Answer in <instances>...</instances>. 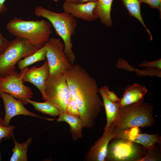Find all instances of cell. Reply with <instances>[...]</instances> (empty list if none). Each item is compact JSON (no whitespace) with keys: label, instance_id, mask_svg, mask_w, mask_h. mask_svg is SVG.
Wrapping results in <instances>:
<instances>
[{"label":"cell","instance_id":"52a82bcc","mask_svg":"<svg viewBox=\"0 0 161 161\" xmlns=\"http://www.w3.org/2000/svg\"><path fill=\"white\" fill-rule=\"evenodd\" d=\"M44 92L47 101L55 106L59 114L66 112L71 97L65 73L48 75L45 82Z\"/></svg>","mask_w":161,"mask_h":161},{"label":"cell","instance_id":"d6a6232c","mask_svg":"<svg viewBox=\"0 0 161 161\" xmlns=\"http://www.w3.org/2000/svg\"><path fill=\"white\" fill-rule=\"evenodd\" d=\"M3 139H0V144H1L2 141V140ZM1 160V156H0V160Z\"/></svg>","mask_w":161,"mask_h":161},{"label":"cell","instance_id":"d6986e66","mask_svg":"<svg viewBox=\"0 0 161 161\" xmlns=\"http://www.w3.org/2000/svg\"><path fill=\"white\" fill-rule=\"evenodd\" d=\"M12 138L15 145L14 147L12 149L13 153L10 161H27V150L29 145L32 142V137L21 143L17 141L13 136Z\"/></svg>","mask_w":161,"mask_h":161},{"label":"cell","instance_id":"6da1fadb","mask_svg":"<svg viewBox=\"0 0 161 161\" xmlns=\"http://www.w3.org/2000/svg\"><path fill=\"white\" fill-rule=\"evenodd\" d=\"M65 75L71 97L76 103L84 127H92L103 106L98 95L96 81L78 64L72 65Z\"/></svg>","mask_w":161,"mask_h":161},{"label":"cell","instance_id":"8fae6325","mask_svg":"<svg viewBox=\"0 0 161 161\" xmlns=\"http://www.w3.org/2000/svg\"><path fill=\"white\" fill-rule=\"evenodd\" d=\"M0 97L3 100L5 109V116L2 121V123L4 126H8L11 119L18 115L37 117L49 120H53V119L41 117L29 111L24 106L21 101L8 93L0 91Z\"/></svg>","mask_w":161,"mask_h":161},{"label":"cell","instance_id":"7c38bea8","mask_svg":"<svg viewBox=\"0 0 161 161\" xmlns=\"http://www.w3.org/2000/svg\"><path fill=\"white\" fill-rule=\"evenodd\" d=\"M49 72V65L46 59L43 64L40 67L34 66L29 69L27 67L22 78L23 83L26 82H30L38 89L45 101H47L44 92L45 84Z\"/></svg>","mask_w":161,"mask_h":161},{"label":"cell","instance_id":"ba28073f","mask_svg":"<svg viewBox=\"0 0 161 161\" xmlns=\"http://www.w3.org/2000/svg\"><path fill=\"white\" fill-rule=\"evenodd\" d=\"M44 46L49 68V75L65 73L72 64L64 53V43L59 38H52L49 39Z\"/></svg>","mask_w":161,"mask_h":161},{"label":"cell","instance_id":"9a60e30c","mask_svg":"<svg viewBox=\"0 0 161 161\" xmlns=\"http://www.w3.org/2000/svg\"><path fill=\"white\" fill-rule=\"evenodd\" d=\"M147 89L143 85L134 83L126 87L123 97L120 98L117 103L120 107L144 101V97Z\"/></svg>","mask_w":161,"mask_h":161},{"label":"cell","instance_id":"f1b7e54d","mask_svg":"<svg viewBox=\"0 0 161 161\" xmlns=\"http://www.w3.org/2000/svg\"><path fill=\"white\" fill-rule=\"evenodd\" d=\"M10 41L5 38L0 32V55L6 49Z\"/></svg>","mask_w":161,"mask_h":161},{"label":"cell","instance_id":"5bb4252c","mask_svg":"<svg viewBox=\"0 0 161 161\" xmlns=\"http://www.w3.org/2000/svg\"><path fill=\"white\" fill-rule=\"evenodd\" d=\"M112 128L110 126L90 148L87 154L88 159L91 161H105L108 144L114 137Z\"/></svg>","mask_w":161,"mask_h":161},{"label":"cell","instance_id":"8992f818","mask_svg":"<svg viewBox=\"0 0 161 161\" xmlns=\"http://www.w3.org/2000/svg\"><path fill=\"white\" fill-rule=\"evenodd\" d=\"M109 143L105 161H138L148 149L142 145L124 139H114Z\"/></svg>","mask_w":161,"mask_h":161},{"label":"cell","instance_id":"ac0fdd59","mask_svg":"<svg viewBox=\"0 0 161 161\" xmlns=\"http://www.w3.org/2000/svg\"><path fill=\"white\" fill-rule=\"evenodd\" d=\"M113 0H97L94 10V14L99 18L101 22L107 27L111 26L112 21L111 11Z\"/></svg>","mask_w":161,"mask_h":161},{"label":"cell","instance_id":"9c48e42d","mask_svg":"<svg viewBox=\"0 0 161 161\" xmlns=\"http://www.w3.org/2000/svg\"><path fill=\"white\" fill-rule=\"evenodd\" d=\"M27 67L19 73L15 70L9 75L0 78V91L9 94L21 101L24 105L27 104V100L32 98L33 95L31 89L24 85L22 81Z\"/></svg>","mask_w":161,"mask_h":161},{"label":"cell","instance_id":"603a6c76","mask_svg":"<svg viewBox=\"0 0 161 161\" xmlns=\"http://www.w3.org/2000/svg\"><path fill=\"white\" fill-rule=\"evenodd\" d=\"M161 150L155 145L148 149L145 156L138 161H158L161 160Z\"/></svg>","mask_w":161,"mask_h":161},{"label":"cell","instance_id":"4fadbf2b","mask_svg":"<svg viewBox=\"0 0 161 161\" xmlns=\"http://www.w3.org/2000/svg\"><path fill=\"white\" fill-rule=\"evenodd\" d=\"M97 1L86 3H71L65 1L63 4L64 12L77 18L89 22L95 21L98 18L93 11Z\"/></svg>","mask_w":161,"mask_h":161},{"label":"cell","instance_id":"484cf974","mask_svg":"<svg viewBox=\"0 0 161 161\" xmlns=\"http://www.w3.org/2000/svg\"><path fill=\"white\" fill-rule=\"evenodd\" d=\"M161 59H159L157 60L149 62L145 61L140 64L139 66L141 67H145L148 68H155L161 69Z\"/></svg>","mask_w":161,"mask_h":161},{"label":"cell","instance_id":"1f68e13d","mask_svg":"<svg viewBox=\"0 0 161 161\" xmlns=\"http://www.w3.org/2000/svg\"><path fill=\"white\" fill-rule=\"evenodd\" d=\"M55 1H57L59 0H53ZM65 1L74 3H79L77 0H65Z\"/></svg>","mask_w":161,"mask_h":161},{"label":"cell","instance_id":"4316f807","mask_svg":"<svg viewBox=\"0 0 161 161\" xmlns=\"http://www.w3.org/2000/svg\"><path fill=\"white\" fill-rule=\"evenodd\" d=\"M140 3L143 2L148 4L152 8L158 9L161 14V0H139Z\"/></svg>","mask_w":161,"mask_h":161},{"label":"cell","instance_id":"7402d4cb","mask_svg":"<svg viewBox=\"0 0 161 161\" xmlns=\"http://www.w3.org/2000/svg\"><path fill=\"white\" fill-rule=\"evenodd\" d=\"M27 102L33 105L35 110L43 113L53 116H58L59 114V112L58 109L48 101L39 102L28 99Z\"/></svg>","mask_w":161,"mask_h":161},{"label":"cell","instance_id":"2e32d148","mask_svg":"<svg viewBox=\"0 0 161 161\" xmlns=\"http://www.w3.org/2000/svg\"><path fill=\"white\" fill-rule=\"evenodd\" d=\"M57 120L58 122H65L70 126V132L73 140H75L83 137L82 130L84 128L83 122L78 116L69 114L66 112L59 114Z\"/></svg>","mask_w":161,"mask_h":161},{"label":"cell","instance_id":"44dd1931","mask_svg":"<svg viewBox=\"0 0 161 161\" xmlns=\"http://www.w3.org/2000/svg\"><path fill=\"white\" fill-rule=\"evenodd\" d=\"M46 52V49L44 45L33 54L19 60L17 63L18 69L21 70L36 62L44 60Z\"/></svg>","mask_w":161,"mask_h":161},{"label":"cell","instance_id":"f546056e","mask_svg":"<svg viewBox=\"0 0 161 161\" xmlns=\"http://www.w3.org/2000/svg\"><path fill=\"white\" fill-rule=\"evenodd\" d=\"M6 0H0V14L6 11L7 8L4 4Z\"/></svg>","mask_w":161,"mask_h":161},{"label":"cell","instance_id":"7a4b0ae2","mask_svg":"<svg viewBox=\"0 0 161 161\" xmlns=\"http://www.w3.org/2000/svg\"><path fill=\"white\" fill-rule=\"evenodd\" d=\"M34 14L36 16L46 18L50 23L63 41L64 51L69 61L71 64H74L76 57L72 49L71 37L77 26L75 18L67 13H56L41 6L35 8Z\"/></svg>","mask_w":161,"mask_h":161},{"label":"cell","instance_id":"277c9868","mask_svg":"<svg viewBox=\"0 0 161 161\" xmlns=\"http://www.w3.org/2000/svg\"><path fill=\"white\" fill-rule=\"evenodd\" d=\"M153 110V105L144 101L120 107L117 117L110 126L114 130L153 126L155 124Z\"/></svg>","mask_w":161,"mask_h":161},{"label":"cell","instance_id":"5b68a950","mask_svg":"<svg viewBox=\"0 0 161 161\" xmlns=\"http://www.w3.org/2000/svg\"><path fill=\"white\" fill-rule=\"evenodd\" d=\"M42 47L34 45L28 40L16 37L10 41L0 55V78L7 76L16 70L18 62L34 53Z\"/></svg>","mask_w":161,"mask_h":161},{"label":"cell","instance_id":"d4e9b609","mask_svg":"<svg viewBox=\"0 0 161 161\" xmlns=\"http://www.w3.org/2000/svg\"><path fill=\"white\" fill-rule=\"evenodd\" d=\"M66 111L69 114L79 117V113L76 103L71 97L67 104Z\"/></svg>","mask_w":161,"mask_h":161},{"label":"cell","instance_id":"ffe728a7","mask_svg":"<svg viewBox=\"0 0 161 161\" xmlns=\"http://www.w3.org/2000/svg\"><path fill=\"white\" fill-rule=\"evenodd\" d=\"M124 6L128 11L129 15L134 17L142 24L148 34L150 39L152 37L150 31L147 27L141 16L140 10V3L139 0H121Z\"/></svg>","mask_w":161,"mask_h":161},{"label":"cell","instance_id":"30bf717a","mask_svg":"<svg viewBox=\"0 0 161 161\" xmlns=\"http://www.w3.org/2000/svg\"><path fill=\"white\" fill-rule=\"evenodd\" d=\"M138 128L133 127L122 130L113 129L112 132L114 137L113 139H126L140 144L147 149L153 147L156 143L161 144V137L158 134H140Z\"/></svg>","mask_w":161,"mask_h":161},{"label":"cell","instance_id":"4dcf8cb0","mask_svg":"<svg viewBox=\"0 0 161 161\" xmlns=\"http://www.w3.org/2000/svg\"><path fill=\"white\" fill-rule=\"evenodd\" d=\"M78 3H84L90 1H97V0H77Z\"/></svg>","mask_w":161,"mask_h":161},{"label":"cell","instance_id":"83f0119b","mask_svg":"<svg viewBox=\"0 0 161 161\" xmlns=\"http://www.w3.org/2000/svg\"><path fill=\"white\" fill-rule=\"evenodd\" d=\"M105 91L107 97L110 100L114 102H117L120 98L113 91L109 90L108 87L104 85Z\"/></svg>","mask_w":161,"mask_h":161},{"label":"cell","instance_id":"cb8c5ba5","mask_svg":"<svg viewBox=\"0 0 161 161\" xmlns=\"http://www.w3.org/2000/svg\"><path fill=\"white\" fill-rule=\"evenodd\" d=\"M3 119L0 116V139H9L13 136V131L15 127L9 125L4 126L2 123Z\"/></svg>","mask_w":161,"mask_h":161},{"label":"cell","instance_id":"3957f363","mask_svg":"<svg viewBox=\"0 0 161 161\" xmlns=\"http://www.w3.org/2000/svg\"><path fill=\"white\" fill-rule=\"evenodd\" d=\"M6 27L12 35L41 47L49 40L52 32L50 23L44 19L26 21L15 17L8 21Z\"/></svg>","mask_w":161,"mask_h":161},{"label":"cell","instance_id":"e0dca14e","mask_svg":"<svg viewBox=\"0 0 161 161\" xmlns=\"http://www.w3.org/2000/svg\"><path fill=\"white\" fill-rule=\"evenodd\" d=\"M103 99L106 116V123L104 128V131L107 130L111 124L117 117L120 107L117 102H114L106 96L104 86L98 90Z\"/></svg>","mask_w":161,"mask_h":161}]
</instances>
